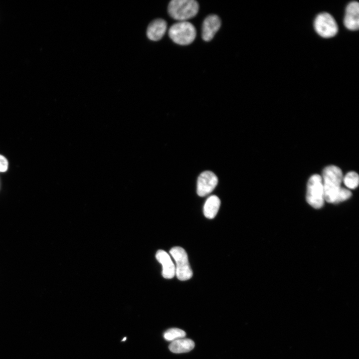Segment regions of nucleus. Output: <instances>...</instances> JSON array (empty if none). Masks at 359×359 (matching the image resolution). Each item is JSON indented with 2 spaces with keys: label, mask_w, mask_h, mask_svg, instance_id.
I'll list each match as a JSON object with an SVG mask.
<instances>
[{
  "label": "nucleus",
  "mask_w": 359,
  "mask_h": 359,
  "mask_svg": "<svg viewBox=\"0 0 359 359\" xmlns=\"http://www.w3.org/2000/svg\"><path fill=\"white\" fill-rule=\"evenodd\" d=\"M322 179L325 200L335 203L343 179L341 170L334 165L328 166L323 171Z\"/></svg>",
  "instance_id": "nucleus-1"
},
{
  "label": "nucleus",
  "mask_w": 359,
  "mask_h": 359,
  "mask_svg": "<svg viewBox=\"0 0 359 359\" xmlns=\"http://www.w3.org/2000/svg\"><path fill=\"white\" fill-rule=\"evenodd\" d=\"M198 10V3L194 0H172L168 7L170 16L179 21H186L194 17Z\"/></svg>",
  "instance_id": "nucleus-2"
},
{
  "label": "nucleus",
  "mask_w": 359,
  "mask_h": 359,
  "mask_svg": "<svg viewBox=\"0 0 359 359\" xmlns=\"http://www.w3.org/2000/svg\"><path fill=\"white\" fill-rule=\"evenodd\" d=\"M168 33L174 42L181 45L191 43L196 35L194 25L187 21H179L174 23L169 28Z\"/></svg>",
  "instance_id": "nucleus-3"
},
{
  "label": "nucleus",
  "mask_w": 359,
  "mask_h": 359,
  "mask_svg": "<svg viewBox=\"0 0 359 359\" xmlns=\"http://www.w3.org/2000/svg\"><path fill=\"white\" fill-rule=\"evenodd\" d=\"M306 199L315 208H320L324 203L325 197L322 177L314 175L309 179L307 184Z\"/></svg>",
  "instance_id": "nucleus-4"
},
{
  "label": "nucleus",
  "mask_w": 359,
  "mask_h": 359,
  "mask_svg": "<svg viewBox=\"0 0 359 359\" xmlns=\"http://www.w3.org/2000/svg\"><path fill=\"white\" fill-rule=\"evenodd\" d=\"M170 253L176 262V275L178 279L185 281L191 278L192 271L184 249L180 247H174L171 249Z\"/></svg>",
  "instance_id": "nucleus-5"
},
{
  "label": "nucleus",
  "mask_w": 359,
  "mask_h": 359,
  "mask_svg": "<svg viewBox=\"0 0 359 359\" xmlns=\"http://www.w3.org/2000/svg\"><path fill=\"white\" fill-rule=\"evenodd\" d=\"M316 32L324 38L334 36L338 32V27L334 17L327 12L318 14L314 21Z\"/></svg>",
  "instance_id": "nucleus-6"
},
{
  "label": "nucleus",
  "mask_w": 359,
  "mask_h": 359,
  "mask_svg": "<svg viewBox=\"0 0 359 359\" xmlns=\"http://www.w3.org/2000/svg\"><path fill=\"white\" fill-rule=\"evenodd\" d=\"M217 183L218 179L213 172L204 171L201 173L197 179V194L200 196L208 195L215 188Z\"/></svg>",
  "instance_id": "nucleus-7"
},
{
  "label": "nucleus",
  "mask_w": 359,
  "mask_h": 359,
  "mask_svg": "<svg viewBox=\"0 0 359 359\" xmlns=\"http://www.w3.org/2000/svg\"><path fill=\"white\" fill-rule=\"evenodd\" d=\"M221 22L218 16L215 14L208 15L204 19L201 30V37L205 41L211 40L219 29Z\"/></svg>",
  "instance_id": "nucleus-8"
},
{
  "label": "nucleus",
  "mask_w": 359,
  "mask_h": 359,
  "mask_svg": "<svg viewBox=\"0 0 359 359\" xmlns=\"http://www.w3.org/2000/svg\"><path fill=\"white\" fill-rule=\"evenodd\" d=\"M347 28L357 30L359 27V4L356 1L351 2L347 6L344 21Z\"/></svg>",
  "instance_id": "nucleus-9"
},
{
  "label": "nucleus",
  "mask_w": 359,
  "mask_h": 359,
  "mask_svg": "<svg viewBox=\"0 0 359 359\" xmlns=\"http://www.w3.org/2000/svg\"><path fill=\"white\" fill-rule=\"evenodd\" d=\"M167 29V23L163 19L158 18L149 24L147 29V36L152 41H158L162 38Z\"/></svg>",
  "instance_id": "nucleus-10"
},
{
  "label": "nucleus",
  "mask_w": 359,
  "mask_h": 359,
  "mask_svg": "<svg viewBox=\"0 0 359 359\" xmlns=\"http://www.w3.org/2000/svg\"><path fill=\"white\" fill-rule=\"evenodd\" d=\"M157 260L162 265V275L166 279H171L176 274L175 265L170 255L163 250H159L156 253Z\"/></svg>",
  "instance_id": "nucleus-11"
},
{
  "label": "nucleus",
  "mask_w": 359,
  "mask_h": 359,
  "mask_svg": "<svg viewBox=\"0 0 359 359\" xmlns=\"http://www.w3.org/2000/svg\"><path fill=\"white\" fill-rule=\"evenodd\" d=\"M194 347V343L189 339L181 338L173 341L169 346L170 350L176 354L186 353Z\"/></svg>",
  "instance_id": "nucleus-12"
},
{
  "label": "nucleus",
  "mask_w": 359,
  "mask_h": 359,
  "mask_svg": "<svg viewBox=\"0 0 359 359\" xmlns=\"http://www.w3.org/2000/svg\"><path fill=\"white\" fill-rule=\"evenodd\" d=\"M220 200L216 195H211L206 199L204 206L203 213L204 216L209 219L213 218L219 210Z\"/></svg>",
  "instance_id": "nucleus-13"
},
{
  "label": "nucleus",
  "mask_w": 359,
  "mask_h": 359,
  "mask_svg": "<svg viewBox=\"0 0 359 359\" xmlns=\"http://www.w3.org/2000/svg\"><path fill=\"white\" fill-rule=\"evenodd\" d=\"M186 335L185 332L178 328H171L167 330L164 334V337L165 340L169 341L183 338Z\"/></svg>",
  "instance_id": "nucleus-14"
},
{
  "label": "nucleus",
  "mask_w": 359,
  "mask_h": 359,
  "mask_svg": "<svg viewBox=\"0 0 359 359\" xmlns=\"http://www.w3.org/2000/svg\"><path fill=\"white\" fill-rule=\"evenodd\" d=\"M343 180L345 185L351 189L356 188L359 183V175L355 172H350L347 173Z\"/></svg>",
  "instance_id": "nucleus-15"
},
{
  "label": "nucleus",
  "mask_w": 359,
  "mask_h": 359,
  "mask_svg": "<svg viewBox=\"0 0 359 359\" xmlns=\"http://www.w3.org/2000/svg\"><path fill=\"white\" fill-rule=\"evenodd\" d=\"M352 195V192L348 189L341 187L338 193L335 203L345 201Z\"/></svg>",
  "instance_id": "nucleus-16"
},
{
  "label": "nucleus",
  "mask_w": 359,
  "mask_h": 359,
  "mask_svg": "<svg viewBox=\"0 0 359 359\" xmlns=\"http://www.w3.org/2000/svg\"><path fill=\"white\" fill-rule=\"evenodd\" d=\"M8 168V161L2 155H0V172H5Z\"/></svg>",
  "instance_id": "nucleus-17"
},
{
  "label": "nucleus",
  "mask_w": 359,
  "mask_h": 359,
  "mask_svg": "<svg viewBox=\"0 0 359 359\" xmlns=\"http://www.w3.org/2000/svg\"><path fill=\"white\" fill-rule=\"evenodd\" d=\"M126 337H125L123 339L122 341H126Z\"/></svg>",
  "instance_id": "nucleus-18"
}]
</instances>
